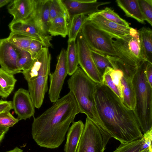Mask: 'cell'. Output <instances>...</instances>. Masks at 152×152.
<instances>
[{
    "label": "cell",
    "mask_w": 152,
    "mask_h": 152,
    "mask_svg": "<svg viewBox=\"0 0 152 152\" xmlns=\"http://www.w3.org/2000/svg\"><path fill=\"white\" fill-rule=\"evenodd\" d=\"M117 57L127 64L137 67L146 61L138 30L132 28L128 34L113 40Z\"/></svg>",
    "instance_id": "obj_6"
},
{
    "label": "cell",
    "mask_w": 152,
    "mask_h": 152,
    "mask_svg": "<svg viewBox=\"0 0 152 152\" xmlns=\"http://www.w3.org/2000/svg\"><path fill=\"white\" fill-rule=\"evenodd\" d=\"M110 138L87 117L77 152H104Z\"/></svg>",
    "instance_id": "obj_8"
},
{
    "label": "cell",
    "mask_w": 152,
    "mask_h": 152,
    "mask_svg": "<svg viewBox=\"0 0 152 152\" xmlns=\"http://www.w3.org/2000/svg\"><path fill=\"white\" fill-rule=\"evenodd\" d=\"M13 109L12 102L0 100V114Z\"/></svg>",
    "instance_id": "obj_39"
},
{
    "label": "cell",
    "mask_w": 152,
    "mask_h": 152,
    "mask_svg": "<svg viewBox=\"0 0 152 152\" xmlns=\"http://www.w3.org/2000/svg\"><path fill=\"white\" fill-rule=\"evenodd\" d=\"M36 6V0H11L7 6L13 16L12 22L28 21L32 18Z\"/></svg>",
    "instance_id": "obj_16"
},
{
    "label": "cell",
    "mask_w": 152,
    "mask_h": 152,
    "mask_svg": "<svg viewBox=\"0 0 152 152\" xmlns=\"http://www.w3.org/2000/svg\"><path fill=\"white\" fill-rule=\"evenodd\" d=\"M7 39L13 45L18 48L28 51L32 38L22 34L11 32Z\"/></svg>",
    "instance_id": "obj_27"
},
{
    "label": "cell",
    "mask_w": 152,
    "mask_h": 152,
    "mask_svg": "<svg viewBox=\"0 0 152 152\" xmlns=\"http://www.w3.org/2000/svg\"><path fill=\"white\" fill-rule=\"evenodd\" d=\"M110 67H107L102 75V84L109 87L120 99L122 102L123 96L116 86L113 82L110 75Z\"/></svg>",
    "instance_id": "obj_34"
},
{
    "label": "cell",
    "mask_w": 152,
    "mask_h": 152,
    "mask_svg": "<svg viewBox=\"0 0 152 152\" xmlns=\"http://www.w3.org/2000/svg\"><path fill=\"white\" fill-rule=\"evenodd\" d=\"M67 74L66 50L62 48L58 56L54 71L49 75L48 96L51 102L54 103L60 98V93Z\"/></svg>",
    "instance_id": "obj_10"
},
{
    "label": "cell",
    "mask_w": 152,
    "mask_h": 152,
    "mask_svg": "<svg viewBox=\"0 0 152 152\" xmlns=\"http://www.w3.org/2000/svg\"><path fill=\"white\" fill-rule=\"evenodd\" d=\"M113 69L121 70L123 75L133 78L137 67H135L127 64L117 56L108 55L106 56Z\"/></svg>",
    "instance_id": "obj_26"
},
{
    "label": "cell",
    "mask_w": 152,
    "mask_h": 152,
    "mask_svg": "<svg viewBox=\"0 0 152 152\" xmlns=\"http://www.w3.org/2000/svg\"><path fill=\"white\" fill-rule=\"evenodd\" d=\"M140 7L145 20L152 26V0H138Z\"/></svg>",
    "instance_id": "obj_33"
},
{
    "label": "cell",
    "mask_w": 152,
    "mask_h": 152,
    "mask_svg": "<svg viewBox=\"0 0 152 152\" xmlns=\"http://www.w3.org/2000/svg\"><path fill=\"white\" fill-rule=\"evenodd\" d=\"M142 143V139L129 143H121L113 152H141Z\"/></svg>",
    "instance_id": "obj_32"
},
{
    "label": "cell",
    "mask_w": 152,
    "mask_h": 152,
    "mask_svg": "<svg viewBox=\"0 0 152 152\" xmlns=\"http://www.w3.org/2000/svg\"><path fill=\"white\" fill-rule=\"evenodd\" d=\"M19 121L15 118L10 113L7 111L0 114V126L9 128L13 126Z\"/></svg>",
    "instance_id": "obj_35"
},
{
    "label": "cell",
    "mask_w": 152,
    "mask_h": 152,
    "mask_svg": "<svg viewBox=\"0 0 152 152\" xmlns=\"http://www.w3.org/2000/svg\"><path fill=\"white\" fill-rule=\"evenodd\" d=\"M51 58L48 48L44 47L34 58L30 69L21 72L27 82L28 91L35 107L38 109L42 105L48 90Z\"/></svg>",
    "instance_id": "obj_4"
},
{
    "label": "cell",
    "mask_w": 152,
    "mask_h": 152,
    "mask_svg": "<svg viewBox=\"0 0 152 152\" xmlns=\"http://www.w3.org/2000/svg\"><path fill=\"white\" fill-rule=\"evenodd\" d=\"M5 152H23L22 150L16 147L13 149Z\"/></svg>",
    "instance_id": "obj_42"
},
{
    "label": "cell",
    "mask_w": 152,
    "mask_h": 152,
    "mask_svg": "<svg viewBox=\"0 0 152 152\" xmlns=\"http://www.w3.org/2000/svg\"><path fill=\"white\" fill-rule=\"evenodd\" d=\"M68 74L71 76L76 71L79 64V60L76 39L68 40L66 50Z\"/></svg>",
    "instance_id": "obj_24"
},
{
    "label": "cell",
    "mask_w": 152,
    "mask_h": 152,
    "mask_svg": "<svg viewBox=\"0 0 152 152\" xmlns=\"http://www.w3.org/2000/svg\"><path fill=\"white\" fill-rule=\"evenodd\" d=\"M84 127V124L81 120L72 123L68 131L64 152H77Z\"/></svg>",
    "instance_id": "obj_18"
},
{
    "label": "cell",
    "mask_w": 152,
    "mask_h": 152,
    "mask_svg": "<svg viewBox=\"0 0 152 152\" xmlns=\"http://www.w3.org/2000/svg\"><path fill=\"white\" fill-rule=\"evenodd\" d=\"M138 31L146 61L152 64V30L143 27Z\"/></svg>",
    "instance_id": "obj_23"
},
{
    "label": "cell",
    "mask_w": 152,
    "mask_h": 152,
    "mask_svg": "<svg viewBox=\"0 0 152 152\" xmlns=\"http://www.w3.org/2000/svg\"><path fill=\"white\" fill-rule=\"evenodd\" d=\"M9 128H6L0 126V133L4 132H7L9 130Z\"/></svg>",
    "instance_id": "obj_43"
},
{
    "label": "cell",
    "mask_w": 152,
    "mask_h": 152,
    "mask_svg": "<svg viewBox=\"0 0 152 152\" xmlns=\"http://www.w3.org/2000/svg\"><path fill=\"white\" fill-rule=\"evenodd\" d=\"M43 46L42 42L34 39H32L28 48V51L33 58H34L42 50Z\"/></svg>",
    "instance_id": "obj_37"
},
{
    "label": "cell",
    "mask_w": 152,
    "mask_h": 152,
    "mask_svg": "<svg viewBox=\"0 0 152 152\" xmlns=\"http://www.w3.org/2000/svg\"><path fill=\"white\" fill-rule=\"evenodd\" d=\"M145 74L149 84L152 87V64L147 61L146 64Z\"/></svg>",
    "instance_id": "obj_40"
},
{
    "label": "cell",
    "mask_w": 152,
    "mask_h": 152,
    "mask_svg": "<svg viewBox=\"0 0 152 152\" xmlns=\"http://www.w3.org/2000/svg\"><path fill=\"white\" fill-rule=\"evenodd\" d=\"M88 16L79 15L73 16L68 22V40L76 39L78 33L87 21Z\"/></svg>",
    "instance_id": "obj_25"
},
{
    "label": "cell",
    "mask_w": 152,
    "mask_h": 152,
    "mask_svg": "<svg viewBox=\"0 0 152 152\" xmlns=\"http://www.w3.org/2000/svg\"><path fill=\"white\" fill-rule=\"evenodd\" d=\"M146 62L137 67L132 80L135 99L133 110L143 134L152 129V87L145 75Z\"/></svg>",
    "instance_id": "obj_5"
},
{
    "label": "cell",
    "mask_w": 152,
    "mask_h": 152,
    "mask_svg": "<svg viewBox=\"0 0 152 152\" xmlns=\"http://www.w3.org/2000/svg\"><path fill=\"white\" fill-rule=\"evenodd\" d=\"M51 0H36L35 9L31 18L32 23L43 34L50 35L48 32L49 9Z\"/></svg>",
    "instance_id": "obj_17"
},
{
    "label": "cell",
    "mask_w": 152,
    "mask_h": 152,
    "mask_svg": "<svg viewBox=\"0 0 152 152\" xmlns=\"http://www.w3.org/2000/svg\"><path fill=\"white\" fill-rule=\"evenodd\" d=\"M19 49L11 44L7 38L0 39L1 68L13 75L21 73L17 66Z\"/></svg>",
    "instance_id": "obj_11"
},
{
    "label": "cell",
    "mask_w": 152,
    "mask_h": 152,
    "mask_svg": "<svg viewBox=\"0 0 152 152\" xmlns=\"http://www.w3.org/2000/svg\"><path fill=\"white\" fill-rule=\"evenodd\" d=\"M115 1L127 17L133 18L142 24L145 23L138 0H116Z\"/></svg>",
    "instance_id": "obj_19"
},
{
    "label": "cell",
    "mask_w": 152,
    "mask_h": 152,
    "mask_svg": "<svg viewBox=\"0 0 152 152\" xmlns=\"http://www.w3.org/2000/svg\"><path fill=\"white\" fill-rule=\"evenodd\" d=\"M61 16L65 17L69 22V18L68 12L62 0H51L49 9V21Z\"/></svg>",
    "instance_id": "obj_28"
},
{
    "label": "cell",
    "mask_w": 152,
    "mask_h": 152,
    "mask_svg": "<svg viewBox=\"0 0 152 152\" xmlns=\"http://www.w3.org/2000/svg\"><path fill=\"white\" fill-rule=\"evenodd\" d=\"M91 53L95 64L102 76L107 67L112 68L105 55L91 50Z\"/></svg>",
    "instance_id": "obj_31"
},
{
    "label": "cell",
    "mask_w": 152,
    "mask_h": 152,
    "mask_svg": "<svg viewBox=\"0 0 152 152\" xmlns=\"http://www.w3.org/2000/svg\"><path fill=\"white\" fill-rule=\"evenodd\" d=\"M33 61L34 59L28 51L19 49L17 66L21 73L28 70L32 66Z\"/></svg>",
    "instance_id": "obj_29"
},
{
    "label": "cell",
    "mask_w": 152,
    "mask_h": 152,
    "mask_svg": "<svg viewBox=\"0 0 152 152\" xmlns=\"http://www.w3.org/2000/svg\"><path fill=\"white\" fill-rule=\"evenodd\" d=\"M141 152H151L149 150V148L146 149L143 151H142Z\"/></svg>",
    "instance_id": "obj_45"
},
{
    "label": "cell",
    "mask_w": 152,
    "mask_h": 152,
    "mask_svg": "<svg viewBox=\"0 0 152 152\" xmlns=\"http://www.w3.org/2000/svg\"><path fill=\"white\" fill-rule=\"evenodd\" d=\"M79 64L86 75L97 84H102V76L97 69L91 53V50L80 31L76 38Z\"/></svg>",
    "instance_id": "obj_9"
},
{
    "label": "cell",
    "mask_w": 152,
    "mask_h": 152,
    "mask_svg": "<svg viewBox=\"0 0 152 152\" xmlns=\"http://www.w3.org/2000/svg\"><path fill=\"white\" fill-rule=\"evenodd\" d=\"M110 74L113 82L116 86L123 96L121 83V79L123 75V72L120 70L110 67Z\"/></svg>",
    "instance_id": "obj_36"
},
{
    "label": "cell",
    "mask_w": 152,
    "mask_h": 152,
    "mask_svg": "<svg viewBox=\"0 0 152 152\" xmlns=\"http://www.w3.org/2000/svg\"><path fill=\"white\" fill-rule=\"evenodd\" d=\"M98 12L109 21L124 26H129L128 22L121 18L117 13L109 7H105L103 10H100Z\"/></svg>",
    "instance_id": "obj_30"
},
{
    "label": "cell",
    "mask_w": 152,
    "mask_h": 152,
    "mask_svg": "<svg viewBox=\"0 0 152 152\" xmlns=\"http://www.w3.org/2000/svg\"><path fill=\"white\" fill-rule=\"evenodd\" d=\"M12 104L19 121L34 117L35 107L28 91L19 88L14 94Z\"/></svg>",
    "instance_id": "obj_12"
},
{
    "label": "cell",
    "mask_w": 152,
    "mask_h": 152,
    "mask_svg": "<svg viewBox=\"0 0 152 152\" xmlns=\"http://www.w3.org/2000/svg\"><path fill=\"white\" fill-rule=\"evenodd\" d=\"M142 143L141 150L142 151L149 148L151 152H152L151 141L152 139V129L143 134L142 138Z\"/></svg>",
    "instance_id": "obj_38"
},
{
    "label": "cell",
    "mask_w": 152,
    "mask_h": 152,
    "mask_svg": "<svg viewBox=\"0 0 152 152\" xmlns=\"http://www.w3.org/2000/svg\"><path fill=\"white\" fill-rule=\"evenodd\" d=\"M79 113L75 98L69 91L39 116L34 117L33 139L41 147L52 149L59 147L65 139L70 124Z\"/></svg>",
    "instance_id": "obj_2"
},
{
    "label": "cell",
    "mask_w": 152,
    "mask_h": 152,
    "mask_svg": "<svg viewBox=\"0 0 152 152\" xmlns=\"http://www.w3.org/2000/svg\"><path fill=\"white\" fill-rule=\"evenodd\" d=\"M17 80L14 75L0 68V96L7 97L13 91Z\"/></svg>",
    "instance_id": "obj_22"
},
{
    "label": "cell",
    "mask_w": 152,
    "mask_h": 152,
    "mask_svg": "<svg viewBox=\"0 0 152 152\" xmlns=\"http://www.w3.org/2000/svg\"><path fill=\"white\" fill-rule=\"evenodd\" d=\"M6 132L0 133V144L4 139Z\"/></svg>",
    "instance_id": "obj_44"
},
{
    "label": "cell",
    "mask_w": 152,
    "mask_h": 152,
    "mask_svg": "<svg viewBox=\"0 0 152 152\" xmlns=\"http://www.w3.org/2000/svg\"><path fill=\"white\" fill-rule=\"evenodd\" d=\"M11 0H0V8L9 4Z\"/></svg>",
    "instance_id": "obj_41"
},
{
    "label": "cell",
    "mask_w": 152,
    "mask_h": 152,
    "mask_svg": "<svg viewBox=\"0 0 152 152\" xmlns=\"http://www.w3.org/2000/svg\"><path fill=\"white\" fill-rule=\"evenodd\" d=\"M68 21L65 16L56 17L48 21V32L51 36H60L65 38L68 34Z\"/></svg>",
    "instance_id": "obj_21"
},
{
    "label": "cell",
    "mask_w": 152,
    "mask_h": 152,
    "mask_svg": "<svg viewBox=\"0 0 152 152\" xmlns=\"http://www.w3.org/2000/svg\"><path fill=\"white\" fill-rule=\"evenodd\" d=\"M87 21L115 39L120 38L128 34L132 28L129 26H124L109 21L98 12L88 15Z\"/></svg>",
    "instance_id": "obj_15"
},
{
    "label": "cell",
    "mask_w": 152,
    "mask_h": 152,
    "mask_svg": "<svg viewBox=\"0 0 152 152\" xmlns=\"http://www.w3.org/2000/svg\"><path fill=\"white\" fill-rule=\"evenodd\" d=\"M133 78L123 75L121 81L123 96L122 102L125 107L132 110L134 108L135 102V91L132 83Z\"/></svg>",
    "instance_id": "obj_20"
},
{
    "label": "cell",
    "mask_w": 152,
    "mask_h": 152,
    "mask_svg": "<svg viewBox=\"0 0 152 152\" xmlns=\"http://www.w3.org/2000/svg\"><path fill=\"white\" fill-rule=\"evenodd\" d=\"M9 27L11 32L18 33L39 41L45 47H52L50 42L52 36L43 34L31 22H11Z\"/></svg>",
    "instance_id": "obj_14"
},
{
    "label": "cell",
    "mask_w": 152,
    "mask_h": 152,
    "mask_svg": "<svg viewBox=\"0 0 152 152\" xmlns=\"http://www.w3.org/2000/svg\"><path fill=\"white\" fill-rule=\"evenodd\" d=\"M71 76L67 80L68 87L75 98L80 113L85 114L98 127L100 120L94 97L97 83L79 66Z\"/></svg>",
    "instance_id": "obj_3"
},
{
    "label": "cell",
    "mask_w": 152,
    "mask_h": 152,
    "mask_svg": "<svg viewBox=\"0 0 152 152\" xmlns=\"http://www.w3.org/2000/svg\"><path fill=\"white\" fill-rule=\"evenodd\" d=\"M91 50L105 55L117 56L111 35L87 21L80 31Z\"/></svg>",
    "instance_id": "obj_7"
},
{
    "label": "cell",
    "mask_w": 152,
    "mask_h": 152,
    "mask_svg": "<svg viewBox=\"0 0 152 152\" xmlns=\"http://www.w3.org/2000/svg\"><path fill=\"white\" fill-rule=\"evenodd\" d=\"M94 97L100 120L98 127L104 135L121 143L142 138L143 134L133 110L125 107L109 87L97 84Z\"/></svg>",
    "instance_id": "obj_1"
},
{
    "label": "cell",
    "mask_w": 152,
    "mask_h": 152,
    "mask_svg": "<svg viewBox=\"0 0 152 152\" xmlns=\"http://www.w3.org/2000/svg\"><path fill=\"white\" fill-rule=\"evenodd\" d=\"M61 0L67 11L69 20L76 15H89L98 12L100 10L98 9L99 6L108 4L111 2L98 1L97 0Z\"/></svg>",
    "instance_id": "obj_13"
}]
</instances>
